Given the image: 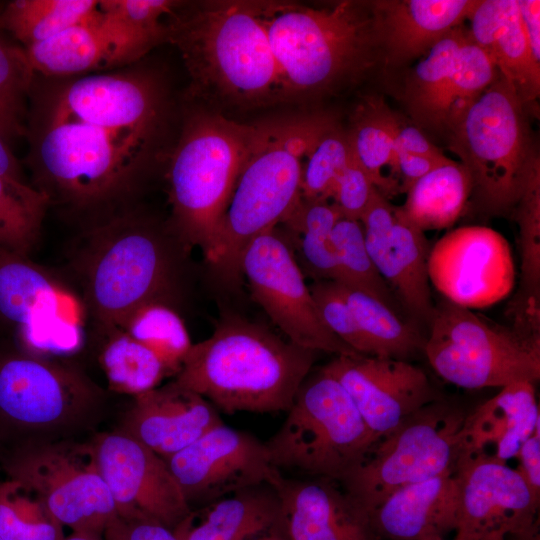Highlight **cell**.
<instances>
[{
    "label": "cell",
    "mask_w": 540,
    "mask_h": 540,
    "mask_svg": "<svg viewBox=\"0 0 540 540\" xmlns=\"http://www.w3.org/2000/svg\"><path fill=\"white\" fill-rule=\"evenodd\" d=\"M62 79L32 85L27 162L50 204L96 222L130 208L156 152L163 92L136 69Z\"/></svg>",
    "instance_id": "6da1fadb"
},
{
    "label": "cell",
    "mask_w": 540,
    "mask_h": 540,
    "mask_svg": "<svg viewBox=\"0 0 540 540\" xmlns=\"http://www.w3.org/2000/svg\"><path fill=\"white\" fill-rule=\"evenodd\" d=\"M318 353L228 314L192 344L174 381L227 414L286 412Z\"/></svg>",
    "instance_id": "7a4b0ae2"
},
{
    "label": "cell",
    "mask_w": 540,
    "mask_h": 540,
    "mask_svg": "<svg viewBox=\"0 0 540 540\" xmlns=\"http://www.w3.org/2000/svg\"><path fill=\"white\" fill-rule=\"evenodd\" d=\"M188 249L170 229L128 208L92 224L76 259L85 303L109 335L151 303L170 304Z\"/></svg>",
    "instance_id": "3957f363"
},
{
    "label": "cell",
    "mask_w": 540,
    "mask_h": 540,
    "mask_svg": "<svg viewBox=\"0 0 540 540\" xmlns=\"http://www.w3.org/2000/svg\"><path fill=\"white\" fill-rule=\"evenodd\" d=\"M196 91L239 107L286 100L260 2L181 4L167 19Z\"/></svg>",
    "instance_id": "277c9868"
},
{
    "label": "cell",
    "mask_w": 540,
    "mask_h": 540,
    "mask_svg": "<svg viewBox=\"0 0 540 540\" xmlns=\"http://www.w3.org/2000/svg\"><path fill=\"white\" fill-rule=\"evenodd\" d=\"M331 120L314 114L260 124L205 257L222 282L239 283L249 243L283 224L300 202L305 153Z\"/></svg>",
    "instance_id": "5b68a950"
},
{
    "label": "cell",
    "mask_w": 540,
    "mask_h": 540,
    "mask_svg": "<svg viewBox=\"0 0 540 540\" xmlns=\"http://www.w3.org/2000/svg\"><path fill=\"white\" fill-rule=\"evenodd\" d=\"M260 11L286 100L330 92L381 60L371 1H260Z\"/></svg>",
    "instance_id": "8992f818"
},
{
    "label": "cell",
    "mask_w": 540,
    "mask_h": 540,
    "mask_svg": "<svg viewBox=\"0 0 540 540\" xmlns=\"http://www.w3.org/2000/svg\"><path fill=\"white\" fill-rule=\"evenodd\" d=\"M260 124L211 112L187 117L168 166L170 229L189 250L209 253Z\"/></svg>",
    "instance_id": "52a82bcc"
},
{
    "label": "cell",
    "mask_w": 540,
    "mask_h": 540,
    "mask_svg": "<svg viewBox=\"0 0 540 540\" xmlns=\"http://www.w3.org/2000/svg\"><path fill=\"white\" fill-rule=\"evenodd\" d=\"M527 113L514 85L499 72L445 137L470 176L468 204L480 213L512 215L540 164Z\"/></svg>",
    "instance_id": "ba28073f"
},
{
    "label": "cell",
    "mask_w": 540,
    "mask_h": 540,
    "mask_svg": "<svg viewBox=\"0 0 540 540\" xmlns=\"http://www.w3.org/2000/svg\"><path fill=\"white\" fill-rule=\"evenodd\" d=\"M286 413L265 442L280 472L340 481L374 443L345 389L322 368L309 373Z\"/></svg>",
    "instance_id": "9c48e42d"
},
{
    "label": "cell",
    "mask_w": 540,
    "mask_h": 540,
    "mask_svg": "<svg viewBox=\"0 0 540 540\" xmlns=\"http://www.w3.org/2000/svg\"><path fill=\"white\" fill-rule=\"evenodd\" d=\"M423 352L445 381L466 389L540 379V335L490 322L446 299L434 304Z\"/></svg>",
    "instance_id": "30bf717a"
},
{
    "label": "cell",
    "mask_w": 540,
    "mask_h": 540,
    "mask_svg": "<svg viewBox=\"0 0 540 540\" xmlns=\"http://www.w3.org/2000/svg\"><path fill=\"white\" fill-rule=\"evenodd\" d=\"M465 413L436 400L376 440L339 481L368 516L394 491L456 470Z\"/></svg>",
    "instance_id": "8fae6325"
},
{
    "label": "cell",
    "mask_w": 540,
    "mask_h": 540,
    "mask_svg": "<svg viewBox=\"0 0 540 540\" xmlns=\"http://www.w3.org/2000/svg\"><path fill=\"white\" fill-rule=\"evenodd\" d=\"M7 473L30 486L52 516L72 532L102 536L116 515L91 444L39 441L20 448Z\"/></svg>",
    "instance_id": "7c38bea8"
},
{
    "label": "cell",
    "mask_w": 540,
    "mask_h": 540,
    "mask_svg": "<svg viewBox=\"0 0 540 540\" xmlns=\"http://www.w3.org/2000/svg\"><path fill=\"white\" fill-rule=\"evenodd\" d=\"M241 272L255 302L286 339L316 352L358 354L323 323L291 244L278 227L249 243Z\"/></svg>",
    "instance_id": "4fadbf2b"
},
{
    "label": "cell",
    "mask_w": 540,
    "mask_h": 540,
    "mask_svg": "<svg viewBox=\"0 0 540 540\" xmlns=\"http://www.w3.org/2000/svg\"><path fill=\"white\" fill-rule=\"evenodd\" d=\"M101 390L73 367L31 354L0 358V418L13 426L55 431L78 423Z\"/></svg>",
    "instance_id": "5bb4252c"
},
{
    "label": "cell",
    "mask_w": 540,
    "mask_h": 540,
    "mask_svg": "<svg viewBox=\"0 0 540 540\" xmlns=\"http://www.w3.org/2000/svg\"><path fill=\"white\" fill-rule=\"evenodd\" d=\"M192 509L283 478L272 464L265 442L221 423L166 459Z\"/></svg>",
    "instance_id": "9a60e30c"
},
{
    "label": "cell",
    "mask_w": 540,
    "mask_h": 540,
    "mask_svg": "<svg viewBox=\"0 0 540 540\" xmlns=\"http://www.w3.org/2000/svg\"><path fill=\"white\" fill-rule=\"evenodd\" d=\"M429 282L451 303L481 309L510 295L515 264L507 239L480 225L452 229L431 246Z\"/></svg>",
    "instance_id": "2e32d148"
},
{
    "label": "cell",
    "mask_w": 540,
    "mask_h": 540,
    "mask_svg": "<svg viewBox=\"0 0 540 540\" xmlns=\"http://www.w3.org/2000/svg\"><path fill=\"white\" fill-rule=\"evenodd\" d=\"M91 445L118 515L174 530L189 514L191 507L164 458L123 431L99 435Z\"/></svg>",
    "instance_id": "e0dca14e"
},
{
    "label": "cell",
    "mask_w": 540,
    "mask_h": 540,
    "mask_svg": "<svg viewBox=\"0 0 540 540\" xmlns=\"http://www.w3.org/2000/svg\"><path fill=\"white\" fill-rule=\"evenodd\" d=\"M459 511L454 540L529 537L539 505L521 473L494 457L474 456L456 465Z\"/></svg>",
    "instance_id": "ac0fdd59"
},
{
    "label": "cell",
    "mask_w": 540,
    "mask_h": 540,
    "mask_svg": "<svg viewBox=\"0 0 540 540\" xmlns=\"http://www.w3.org/2000/svg\"><path fill=\"white\" fill-rule=\"evenodd\" d=\"M322 369L345 389L374 442L439 400L426 373L407 360L336 355Z\"/></svg>",
    "instance_id": "d6986e66"
},
{
    "label": "cell",
    "mask_w": 540,
    "mask_h": 540,
    "mask_svg": "<svg viewBox=\"0 0 540 540\" xmlns=\"http://www.w3.org/2000/svg\"><path fill=\"white\" fill-rule=\"evenodd\" d=\"M360 222L367 251L378 273L405 310L428 325L434 302L427 271L431 246L425 232L378 191Z\"/></svg>",
    "instance_id": "ffe728a7"
},
{
    "label": "cell",
    "mask_w": 540,
    "mask_h": 540,
    "mask_svg": "<svg viewBox=\"0 0 540 540\" xmlns=\"http://www.w3.org/2000/svg\"><path fill=\"white\" fill-rule=\"evenodd\" d=\"M165 41L166 33L129 27L99 9L91 19L25 51L36 75L68 78L91 70L128 65Z\"/></svg>",
    "instance_id": "44dd1931"
},
{
    "label": "cell",
    "mask_w": 540,
    "mask_h": 540,
    "mask_svg": "<svg viewBox=\"0 0 540 540\" xmlns=\"http://www.w3.org/2000/svg\"><path fill=\"white\" fill-rule=\"evenodd\" d=\"M273 489L279 507L269 534L282 540H380L368 516L333 480L283 477Z\"/></svg>",
    "instance_id": "7402d4cb"
},
{
    "label": "cell",
    "mask_w": 540,
    "mask_h": 540,
    "mask_svg": "<svg viewBox=\"0 0 540 540\" xmlns=\"http://www.w3.org/2000/svg\"><path fill=\"white\" fill-rule=\"evenodd\" d=\"M221 423L207 399L172 380L134 397L122 431L166 460Z\"/></svg>",
    "instance_id": "603a6c76"
},
{
    "label": "cell",
    "mask_w": 540,
    "mask_h": 540,
    "mask_svg": "<svg viewBox=\"0 0 540 540\" xmlns=\"http://www.w3.org/2000/svg\"><path fill=\"white\" fill-rule=\"evenodd\" d=\"M477 0L371 1L381 61L399 68L467 20Z\"/></svg>",
    "instance_id": "cb8c5ba5"
},
{
    "label": "cell",
    "mask_w": 540,
    "mask_h": 540,
    "mask_svg": "<svg viewBox=\"0 0 540 540\" xmlns=\"http://www.w3.org/2000/svg\"><path fill=\"white\" fill-rule=\"evenodd\" d=\"M458 511V479L451 470L394 491L368 519L380 539L429 540L455 531Z\"/></svg>",
    "instance_id": "d4e9b609"
},
{
    "label": "cell",
    "mask_w": 540,
    "mask_h": 540,
    "mask_svg": "<svg viewBox=\"0 0 540 540\" xmlns=\"http://www.w3.org/2000/svg\"><path fill=\"white\" fill-rule=\"evenodd\" d=\"M471 40L516 88L527 108L540 92V62L523 30L517 0H477L467 17Z\"/></svg>",
    "instance_id": "484cf974"
},
{
    "label": "cell",
    "mask_w": 540,
    "mask_h": 540,
    "mask_svg": "<svg viewBox=\"0 0 540 540\" xmlns=\"http://www.w3.org/2000/svg\"><path fill=\"white\" fill-rule=\"evenodd\" d=\"M59 283L29 257L0 249V317L31 341L63 325Z\"/></svg>",
    "instance_id": "4316f807"
},
{
    "label": "cell",
    "mask_w": 540,
    "mask_h": 540,
    "mask_svg": "<svg viewBox=\"0 0 540 540\" xmlns=\"http://www.w3.org/2000/svg\"><path fill=\"white\" fill-rule=\"evenodd\" d=\"M278 507L271 486L252 488L191 509L173 531L179 540H250L272 531Z\"/></svg>",
    "instance_id": "83f0119b"
},
{
    "label": "cell",
    "mask_w": 540,
    "mask_h": 540,
    "mask_svg": "<svg viewBox=\"0 0 540 540\" xmlns=\"http://www.w3.org/2000/svg\"><path fill=\"white\" fill-rule=\"evenodd\" d=\"M511 216L519 230L520 285L506 314L511 325L540 334V165L530 172Z\"/></svg>",
    "instance_id": "f1b7e54d"
},
{
    "label": "cell",
    "mask_w": 540,
    "mask_h": 540,
    "mask_svg": "<svg viewBox=\"0 0 540 540\" xmlns=\"http://www.w3.org/2000/svg\"><path fill=\"white\" fill-rule=\"evenodd\" d=\"M398 117L382 99L368 97L358 104L346 130L354 158L366 171L376 190L388 200L398 191L386 171L400 193L394 177Z\"/></svg>",
    "instance_id": "f546056e"
},
{
    "label": "cell",
    "mask_w": 540,
    "mask_h": 540,
    "mask_svg": "<svg viewBox=\"0 0 540 540\" xmlns=\"http://www.w3.org/2000/svg\"><path fill=\"white\" fill-rule=\"evenodd\" d=\"M405 194L399 207L409 222L423 232L447 229L468 205L471 180L460 162L450 160L414 182Z\"/></svg>",
    "instance_id": "4dcf8cb0"
},
{
    "label": "cell",
    "mask_w": 540,
    "mask_h": 540,
    "mask_svg": "<svg viewBox=\"0 0 540 540\" xmlns=\"http://www.w3.org/2000/svg\"><path fill=\"white\" fill-rule=\"evenodd\" d=\"M96 0H15L0 11V29L24 48L83 23L99 10Z\"/></svg>",
    "instance_id": "1f68e13d"
},
{
    "label": "cell",
    "mask_w": 540,
    "mask_h": 540,
    "mask_svg": "<svg viewBox=\"0 0 540 540\" xmlns=\"http://www.w3.org/2000/svg\"><path fill=\"white\" fill-rule=\"evenodd\" d=\"M460 25L442 37L406 75L402 100L417 127L426 129L468 39Z\"/></svg>",
    "instance_id": "d6a6232c"
},
{
    "label": "cell",
    "mask_w": 540,
    "mask_h": 540,
    "mask_svg": "<svg viewBox=\"0 0 540 540\" xmlns=\"http://www.w3.org/2000/svg\"><path fill=\"white\" fill-rule=\"evenodd\" d=\"M340 216L336 206L329 200L301 198L283 223L288 235L295 238L300 267L304 268L313 281L337 279L332 231Z\"/></svg>",
    "instance_id": "836d02e7"
},
{
    "label": "cell",
    "mask_w": 540,
    "mask_h": 540,
    "mask_svg": "<svg viewBox=\"0 0 540 540\" xmlns=\"http://www.w3.org/2000/svg\"><path fill=\"white\" fill-rule=\"evenodd\" d=\"M343 289L355 319L370 345L372 357L407 360L418 350H423L424 339L420 332L413 325L404 322L396 311L365 293L344 286Z\"/></svg>",
    "instance_id": "e575fe53"
},
{
    "label": "cell",
    "mask_w": 540,
    "mask_h": 540,
    "mask_svg": "<svg viewBox=\"0 0 540 540\" xmlns=\"http://www.w3.org/2000/svg\"><path fill=\"white\" fill-rule=\"evenodd\" d=\"M107 336L100 362L113 391L135 397L158 387L169 376L157 355L125 331Z\"/></svg>",
    "instance_id": "d590c367"
},
{
    "label": "cell",
    "mask_w": 540,
    "mask_h": 540,
    "mask_svg": "<svg viewBox=\"0 0 540 540\" xmlns=\"http://www.w3.org/2000/svg\"><path fill=\"white\" fill-rule=\"evenodd\" d=\"M48 196L0 176V249L29 257L40 237Z\"/></svg>",
    "instance_id": "8d00e7d4"
},
{
    "label": "cell",
    "mask_w": 540,
    "mask_h": 540,
    "mask_svg": "<svg viewBox=\"0 0 540 540\" xmlns=\"http://www.w3.org/2000/svg\"><path fill=\"white\" fill-rule=\"evenodd\" d=\"M332 244L337 266L336 282L365 293L396 311L395 297L367 251L361 222L340 216L333 227Z\"/></svg>",
    "instance_id": "74e56055"
},
{
    "label": "cell",
    "mask_w": 540,
    "mask_h": 540,
    "mask_svg": "<svg viewBox=\"0 0 540 540\" xmlns=\"http://www.w3.org/2000/svg\"><path fill=\"white\" fill-rule=\"evenodd\" d=\"M0 537L2 540H63V526L40 496L14 478L0 482Z\"/></svg>",
    "instance_id": "f35d334b"
},
{
    "label": "cell",
    "mask_w": 540,
    "mask_h": 540,
    "mask_svg": "<svg viewBox=\"0 0 540 540\" xmlns=\"http://www.w3.org/2000/svg\"><path fill=\"white\" fill-rule=\"evenodd\" d=\"M122 331L152 350L169 376L174 377L193 344L181 317L173 307L163 303L139 308L128 318Z\"/></svg>",
    "instance_id": "ab89813d"
},
{
    "label": "cell",
    "mask_w": 540,
    "mask_h": 540,
    "mask_svg": "<svg viewBox=\"0 0 540 540\" xmlns=\"http://www.w3.org/2000/svg\"><path fill=\"white\" fill-rule=\"evenodd\" d=\"M35 77L25 48L0 29V136L7 144L25 135L26 102Z\"/></svg>",
    "instance_id": "60d3db41"
},
{
    "label": "cell",
    "mask_w": 540,
    "mask_h": 540,
    "mask_svg": "<svg viewBox=\"0 0 540 540\" xmlns=\"http://www.w3.org/2000/svg\"><path fill=\"white\" fill-rule=\"evenodd\" d=\"M351 154L346 130L331 120L305 153L301 178L302 198L330 200L335 181Z\"/></svg>",
    "instance_id": "b9f144b4"
},
{
    "label": "cell",
    "mask_w": 540,
    "mask_h": 540,
    "mask_svg": "<svg viewBox=\"0 0 540 540\" xmlns=\"http://www.w3.org/2000/svg\"><path fill=\"white\" fill-rule=\"evenodd\" d=\"M496 396L506 411L507 428L495 458L505 463L516 457L521 445L534 432H539V408L535 384L528 381L508 384Z\"/></svg>",
    "instance_id": "7bdbcfd3"
},
{
    "label": "cell",
    "mask_w": 540,
    "mask_h": 540,
    "mask_svg": "<svg viewBox=\"0 0 540 540\" xmlns=\"http://www.w3.org/2000/svg\"><path fill=\"white\" fill-rule=\"evenodd\" d=\"M309 289L325 326L356 353L372 356L370 345L346 300L343 286L336 281L318 280L313 281Z\"/></svg>",
    "instance_id": "ee69618b"
},
{
    "label": "cell",
    "mask_w": 540,
    "mask_h": 540,
    "mask_svg": "<svg viewBox=\"0 0 540 540\" xmlns=\"http://www.w3.org/2000/svg\"><path fill=\"white\" fill-rule=\"evenodd\" d=\"M181 4L170 0H100L99 9L108 17L129 27L167 33V20Z\"/></svg>",
    "instance_id": "f6af8a7d"
},
{
    "label": "cell",
    "mask_w": 540,
    "mask_h": 540,
    "mask_svg": "<svg viewBox=\"0 0 540 540\" xmlns=\"http://www.w3.org/2000/svg\"><path fill=\"white\" fill-rule=\"evenodd\" d=\"M376 191L366 171L351 154L335 181L330 199L342 217L360 221Z\"/></svg>",
    "instance_id": "bcb514c9"
},
{
    "label": "cell",
    "mask_w": 540,
    "mask_h": 540,
    "mask_svg": "<svg viewBox=\"0 0 540 540\" xmlns=\"http://www.w3.org/2000/svg\"><path fill=\"white\" fill-rule=\"evenodd\" d=\"M102 538L103 540H179L172 529L159 522L125 517L117 513L105 526Z\"/></svg>",
    "instance_id": "7dc6e473"
},
{
    "label": "cell",
    "mask_w": 540,
    "mask_h": 540,
    "mask_svg": "<svg viewBox=\"0 0 540 540\" xmlns=\"http://www.w3.org/2000/svg\"><path fill=\"white\" fill-rule=\"evenodd\" d=\"M450 160L445 155L435 157L411 152H396L394 177L399 185L400 193H406L414 182Z\"/></svg>",
    "instance_id": "c3c4849f"
},
{
    "label": "cell",
    "mask_w": 540,
    "mask_h": 540,
    "mask_svg": "<svg viewBox=\"0 0 540 540\" xmlns=\"http://www.w3.org/2000/svg\"><path fill=\"white\" fill-rule=\"evenodd\" d=\"M411 152L435 157L444 156L443 152L433 144L415 124H409L398 117L395 132V153Z\"/></svg>",
    "instance_id": "681fc988"
},
{
    "label": "cell",
    "mask_w": 540,
    "mask_h": 540,
    "mask_svg": "<svg viewBox=\"0 0 540 540\" xmlns=\"http://www.w3.org/2000/svg\"><path fill=\"white\" fill-rule=\"evenodd\" d=\"M520 468L517 469L535 497L540 494V434L534 432L520 447L517 455Z\"/></svg>",
    "instance_id": "f907efd6"
},
{
    "label": "cell",
    "mask_w": 540,
    "mask_h": 540,
    "mask_svg": "<svg viewBox=\"0 0 540 540\" xmlns=\"http://www.w3.org/2000/svg\"><path fill=\"white\" fill-rule=\"evenodd\" d=\"M517 6L533 56L540 62V1L517 0Z\"/></svg>",
    "instance_id": "816d5d0a"
},
{
    "label": "cell",
    "mask_w": 540,
    "mask_h": 540,
    "mask_svg": "<svg viewBox=\"0 0 540 540\" xmlns=\"http://www.w3.org/2000/svg\"><path fill=\"white\" fill-rule=\"evenodd\" d=\"M0 176L7 179L27 183L24 180L20 165L12 154L9 145L0 136Z\"/></svg>",
    "instance_id": "f5cc1de1"
},
{
    "label": "cell",
    "mask_w": 540,
    "mask_h": 540,
    "mask_svg": "<svg viewBox=\"0 0 540 540\" xmlns=\"http://www.w3.org/2000/svg\"><path fill=\"white\" fill-rule=\"evenodd\" d=\"M63 540H103L102 536H97L88 533L72 532L68 537H64Z\"/></svg>",
    "instance_id": "db71d44e"
},
{
    "label": "cell",
    "mask_w": 540,
    "mask_h": 540,
    "mask_svg": "<svg viewBox=\"0 0 540 540\" xmlns=\"http://www.w3.org/2000/svg\"><path fill=\"white\" fill-rule=\"evenodd\" d=\"M259 540H282L281 538L275 536V535H272V534H267L265 537H262L261 539Z\"/></svg>",
    "instance_id": "11a10c76"
},
{
    "label": "cell",
    "mask_w": 540,
    "mask_h": 540,
    "mask_svg": "<svg viewBox=\"0 0 540 540\" xmlns=\"http://www.w3.org/2000/svg\"><path fill=\"white\" fill-rule=\"evenodd\" d=\"M429 540H446L445 538H436V539H429Z\"/></svg>",
    "instance_id": "9f6ffc18"
},
{
    "label": "cell",
    "mask_w": 540,
    "mask_h": 540,
    "mask_svg": "<svg viewBox=\"0 0 540 540\" xmlns=\"http://www.w3.org/2000/svg\"><path fill=\"white\" fill-rule=\"evenodd\" d=\"M0 540H2V538L0 537Z\"/></svg>",
    "instance_id": "6f0895ef"
}]
</instances>
